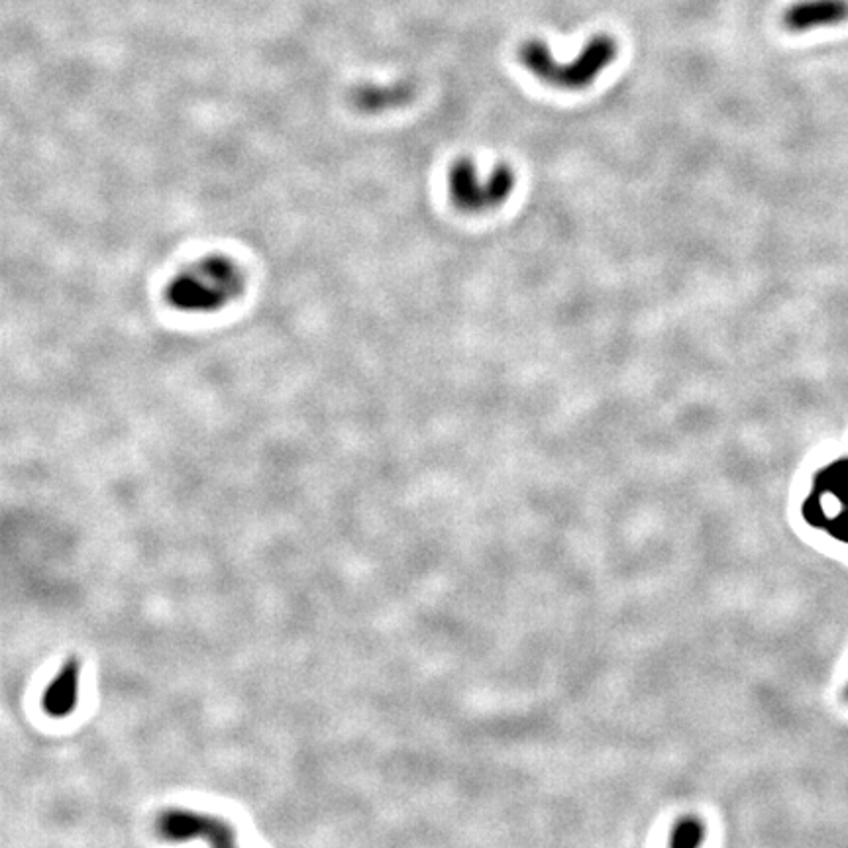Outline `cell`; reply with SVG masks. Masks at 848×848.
Returning <instances> with one entry per match:
<instances>
[{"label":"cell","mask_w":848,"mask_h":848,"mask_svg":"<svg viewBox=\"0 0 848 848\" xmlns=\"http://www.w3.org/2000/svg\"><path fill=\"white\" fill-rule=\"evenodd\" d=\"M81 684V658L71 656L63 662L52 684L44 691L42 707L53 719L69 717L79 703Z\"/></svg>","instance_id":"cell-6"},{"label":"cell","mask_w":848,"mask_h":848,"mask_svg":"<svg viewBox=\"0 0 848 848\" xmlns=\"http://www.w3.org/2000/svg\"><path fill=\"white\" fill-rule=\"evenodd\" d=\"M619 53L615 38L601 34L591 38L582 53L568 63L554 59L548 46L540 40H529L519 48V59L540 81L560 89L580 91L589 87L607 69Z\"/></svg>","instance_id":"cell-2"},{"label":"cell","mask_w":848,"mask_h":848,"mask_svg":"<svg viewBox=\"0 0 848 848\" xmlns=\"http://www.w3.org/2000/svg\"><path fill=\"white\" fill-rule=\"evenodd\" d=\"M411 95H413V89L409 85H395L389 89H371L362 93L360 106L368 110H381V108L405 105L411 99Z\"/></svg>","instance_id":"cell-7"},{"label":"cell","mask_w":848,"mask_h":848,"mask_svg":"<svg viewBox=\"0 0 848 848\" xmlns=\"http://www.w3.org/2000/svg\"><path fill=\"white\" fill-rule=\"evenodd\" d=\"M159 835L169 841H187V839H205L211 845H234V829L214 817L187 809H169L159 815L156 823Z\"/></svg>","instance_id":"cell-4"},{"label":"cell","mask_w":848,"mask_h":848,"mask_svg":"<svg viewBox=\"0 0 848 848\" xmlns=\"http://www.w3.org/2000/svg\"><path fill=\"white\" fill-rule=\"evenodd\" d=\"M845 20H848V0H799L782 16L784 28L794 34L837 26Z\"/></svg>","instance_id":"cell-5"},{"label":"cell","mask_w":848,"mask_h":848,"mask_svg":"<svg viewBox=\"0 0 848 848\" xmlns=\"http://www.w3.org/2000/svg\"><path fill=\"white\" fill-rule=\"evenodd\" d=\"M244 287L240 267L220 256H211L181 269L167 285L171 307L185 313H212L234 301Z\"/></svg>","instance_id":"cell-1"},{"label":"cell","mask_w":848,"mask_h":848,"mask_svg":"<svg viewBox=\"0 0 848 848\" xmlns=\"http://www.w3.org/2000/svg\"><path fill=\"white\" fill-rule=\"evenodd\" d=\"M515 187V175L509 165H497L485 183L477 181L474 161L458 159L448 173V189L454 205L462 211L481 212L503 205Z\"/></svg>","instance_id":"cell-3"}]
</instances>
